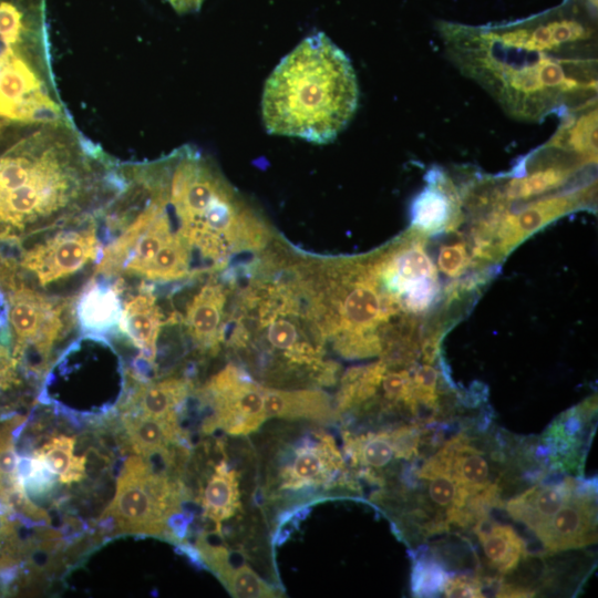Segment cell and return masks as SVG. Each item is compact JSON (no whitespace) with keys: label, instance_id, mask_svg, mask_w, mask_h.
Segmentation results:
<instances>
[{"label":"cell","instance_id":"obj_1","mask_svg":"<svg viewBox=\"0 0 598 598\" xmlns=\"http://www.w3.org/2000/svg\"><path fill=\"white\" fill-rule=\"evenodd\" d=\"M440 32L455 65L515 118L542 121L596 96V29L575 1L494 27L443 22Z\"/></svg>","mask_w":598,"mask_h":598},{"label":"cell","instance_id":"obj_2","mask_svg":"<svg viewBox=\"0 0 598 598\" xmlns=\"http://www.w3.org/2000/svg\"><path fill=\"white\" fill-rule=\"evenodd\" d=\"M224 277L229 288L224 344L256 382L276 389L336 383L340 365L327 358L308 255L276 237Z\"/></svg>","mask_w":598,"mask_h":598},{"label":"cell","instance_id":"obj_3","mask_svg":"<svg viewBox=\"0 0 598 598\" xmlns=\"http://www.w3.org/2000/svg\"><path fill=\"white\" fill-rule=\"evenodd\" d=\"M115 164L74 122L18 124L0 142V239L86 220L115 188Z\"/></svg>","mask_w":598,"mask_h":598},{"label":"cell","instance_id":"obj_4","mask_svg":"<svg viewBox=\"0 0 598 598\" xmlns=\"http://www.w3.org/2000/svg\"><path fill=\"white\" fill-rule=\"evenodd\" d=\"M153 162L174 229L200 277L225 271L234 257L257 255L276 238L264 216L194 146Z\"/></svg>","mask_w":598,"mask_h":598},{"label":"cell","instance_id":"obj_5","mask_svg":"<svg viewBox=\"0 0 598 598\" xmlns=\"http://www.w3.org/2000/svg\"><path fill=\"white\" fill-rule=\"evenodd\" d=\"M358 101L350 60L319 32L303 39L267 79L262 120L270 134L324 144L348 125Z\"/></svg>","mask_w":598,"mask_h":598},{"label":"cell","instance_id":"obj_6","mask_svg":"<svg viewBox=\"0 0 598 598\" xmlns=\"http://www.w3.org/2000/svg\"><path fill=\"white\" fill-rule=\"evenodd\" d=\"M261 462L262 494L270 501L334 485L357 488L334 439L320 429L281 427L268 437Z\"/></svg>","mask_w":598,"mask_h":598},{"label":"cell","instance_id":"obj_7","mask_svg":"<svg viewBox=\"0 0 598 598\" xmlns=\"http://www.w3.org/2000/svg\"><path fill=\"white\" fill-rule=\"evenodd\" d=\"M183 487L141 455L130 456L104 512L120 533L173 537L168 522L181 513Z\"/></svg>","mask_w":598,"mask_h":598},{"label":"cell","instance_id":"obj_8","mask_svg":"<svg viewBox=\"0 0 598 598\" xmlns=\"http://www.w3.org/2000/svg\"><path fill=\"white\" fill-rule=\"evenodd\" d=\"M75 300L50 297L27 285H16L8 293V320L13 358L29 371L42 375L52 351L71 332Z\"/></svg>","mask_w":598,"mask_h":598},{"label":"cell","instance_id":"obj_9","mask_svg":"<svg viewBox=\"0 0 598 598\" xmlns=\"http://www.w3.org/2000/svg\"><path fill=\"white\" fill-rule=\"evenodd\" d=\"M202 396L210 409L203 423L205 433L220 430L228 435L245 436L257 432L268 420L264 385L235 364L214 374L202 389Z\"/></svg>","mask_w":598,"mask_h":598},{"label":"cell","instance_id":"obj_10","mask_svg":"<svg viewBox=\"0 0 598 598\" xmlns=\"http://www.w3.org/2000/svg\"><path fill=\"white\" fill-rule=\"evenodd\" d=\"M99 218L100 214L96 213L82 223L50 233V236L23 252L21 268L33 277L38 286L44 288L99 261L103 249Z\"/></svg>","mask_w":598,"mask_h":598},{"label":"cell","instance_id":"obj_11","mask_svg":"<svg viewBox=\"0 0 598 598\" xmlns=\"http://www.w3.org/2000/svg\"><path fill=\"white\" fill-rule=\"evenodd\" d=\"M48 55L47 0H0V72L17 60Z\"/></svg>","mask_w":598,"mask_h":598},{"label":"cell","instance_id":"obj_12","mask_svg":"<svg viewBox=\"0 0 598 598\" xmlns=\"http://www.w3.org/2000/svg\"><path fill=\"white\" fill-rule=\"evenodd\" d=\"M208 276L206 282L187 302L183 316L175 313L174 323L181 322L195 350L215 357L225 338V319L229 288L224 276Z\"/></svg>","mask_w":598,"mask_h":598},{"label":"cell","instance_id":"obj_13","mask_svg":"<svg viewBox=\"0 0 598 598\" xmlns=\"http://www.w3.org/2000/svg\"><path fill=\"white\" fill-rule=\"evenodd\" d=\"M549 553L577 549L597 539L596 489L577 484L575 492L549 520L533 530Z\"/></svg>","mask_w":598,"mask_h":598},{"label":"cell","instance_id":"obj_14","mask_svg":"<svg viewBox=\"0 0 598 598\" xmlns=\"http://www.w3.org/2000/svg\"><path fill=\"white\" fill-rule=\"evenodd\" d=\"M596 401H586L560 414L539 440L549 468L581 474L594 435Z\"/></svg>","mask_w":598,"mask_h":598},{"label":"cell","instance_id":"obj_15","mask_svg":"<svg viewBox=\"0 0 598 598\" xmlns=\"http://www.w3.org/2000/svg\"><path fill=\"white\" fill-rule=\"evenodd\" d=\"M155 286L141 282L136 295L123 302L118 331L138 349V360L154 365L157 339L166 319L154 295Z\"/></svg>","mask_w":598,"mask_h":598},{"label":"cell","instance_id":"obj_16","mask_svg":"<svg viewBox=\"0 0 598 598\" xmlns=\"http://www.w3.org/2000/svg\"><path fill=\"white\" fill-rule=\"evenodd\" d=\"M113 279L90 281L75 299V320L83 334L103 337L118 331L124 279Z\"/></svg>","mask_w":598,"mask_h":598},{"label":"cell","instance_id":"obj_17","mask_svg":"<svg viewBox=\"0 0 598 598\" xmlns=\"http://www.w3.org/2000/svg\"><path fill=\"white\" fill-rule=\"evenodd\" d=\"M196 548L205 565L219 579L231 597L274 598L280 597V590L264 580L247 564L234 565L229 550L216 545L203 535L196 542Z\"/></svg>","mask_w":598,"mask_h":598},{"label":"cell","instance_id":"obj_18","mask_svg":"<svg viewBox=\"0 0 598 598\" xmlns=\"http://www.w3.org/2000/svg\"><path fill=\"white\" fill-rule=\"evenodd\" d=\"M265 410L269 417L315 423L334 421V402L317 388L276 389L264 386Z\"/></svg>","mask_w":598,"mask_h":598},{"label":"cell","instance_id":"obj_19","mask_svg":"<svg viewBox=\"0 0 598 598\" xmlns=\"http://www.w3.org/2000/svg\"><path fill=\"white\" fill-rule=\"evenodd\" d=\"M578 482L571 477L548 485H535L506 502L512 518L536 529L567 502Z\"/></svg>","mask_w":598,"mask_h":598},{"label":"cell","instance_id":"obj_20","mask_svg":"<svg viewBox=\"0 0 598 598\" xmlns=\"http://www.w3.org/2000/svg\"><path fill=\"white\" fill-rule=\"evenodd\" d=\"M192 391L185 378L169 377L159 381L141 382L127 401L128 412L178 422V413Z\"/></svg>","mask_w":598,"mask_h":598},{"label":"cell","instance_id":"obj_21","mask_svg":"<svg viewBox=\"0 0 598 598\" xmlns=\"http://www.w3.org/2000/svg\"><path fill=\"white\" fill-rule=\"evenodd\" d=\"M123 422L131 447L144 457L169 455L184 439L183 430L176 421L127 412Z\"/></svg>","mask_w":598,"mask_h":598},{"label":"cell","instance_id":"obj_22","mask_svg":"<svg viewBox=\"0 0 598 598\" xmlns=\"http://www.w3.org/2000/svg\"><path fill=\"white\" fill-rule=\"evenodd\" d=\"M473 530L478 537L487 565L499 574L513 571L527 549L523 538L511 525H503L488 519L478 520Z\"/></svg>","mask_w":598,"mask_h":598},{"label":"cell","instance_id":"obj_23","mask_svg":"<svg viewBox=\"0 0 598 598\" xmlns=\"http://www.w3.org/2000/svg\"><path fill=\"white\" fill-rule=\"evenodd\" d=\"M200 504L203 514L212 520L217 529L241 509L239 474L230 468L226 461L215 465L202 489Z\"/></svg>","mask_w":598,"mask_h":598},{"label":"cell","instance_id":"obj_24","mask_svg":"<svg viewBox=\"0 0 598 598\" xmlns=\"http://www.w3.org/2000/svg\"><path fill=\"white\" fill-rule=\"evenodd\" d=\"M580 200L577 195H557L528 205L505 220L501 230L503 245L513 247L543 225L574 209Z\"/></svg>","mask_w":598,"mask_h":598},{"label":"cell","instance_id":"obj_25","mask_svg":"<svg viewBox=\"0 0 598 598\" xmlns=\"http://www.w3.org/2000/svg\"><path fill=\"white\" fill-rule=\"evenodd\" d=\"M344 450L351 464L362 467L365 476L375 482H381L379 472L396 458L390 431L359 435L346 433Z\"/></svg>","mask_w":598,"mask_h":598},{"label":"cell","instance_id":"obj_26","mask_svg":"<svg viewBox=\"0 0 598 598\" xmlns=\"http://www.w3.org/2000/svg\"><path fill=\"white\" fill-rule=\"evenodd\" d=\"M388 364L382 360L363 367L350 368L341 379L334 408L338 416L367 403L378 392Z\"/></svg>","mask_w":598,"mask_h":598},{"label":"cell","instance_id":"obj_27","mask_svg":"<svg viewBox=\"0 0 598 598\" xmlns=\"http://www.w3.org/2000/svg\"><path fill=\"white\" fill-rule=\"evenodd\" d=\"M441 174L434 172L431 184L425 187L412 204V223L416 228L427 231L441 229L453 215L454 199L443 184Z\"/></svg>","mask_w":598,"mask_h":598},{"label":"cell","instance_id":"obj_28","mask_svg":"<svg viewBox=\"0 0 598 598\" xmlns=\"http://www.w3.org/2000/svg\"><path fill=\"white\" fill-rule=\"evenodd\" d=\"M74 445L73 436L52 437L35 452V458L61 483L79 482L84 478L86 458L74 455Z\"/></svg>","mask_w":598,"mask_h":598},{"label":"cell","instance_id":"obj_29","mask_svg":"<svg viewBox=\"0 0 598 598\" xmlns=\"http://www.w3.org/2000/svg\"><path fill=\"white\" fill-rule=\"evenodd\" d=\"M570 173L571 168L549 166L529 175H522L507 184L506 196L519 199L551 190L561 185Z\"/></svg>","mask_w":598,"mask_h":598},{"label":"cell","instance_id":"obj_30","mask_svg":"<svg viewBox=\"0 0 598 598\" xmlns=\"http://www.w3.org/2000/svg\"><path fill=\"white\" fill-rule=\"evenodd\" d=\"M447 578V574L437 561L429 558L417 560L412 573V590L420 597L433 596L443 591Z\"/></svg>","mask_w":598,"mask_h":598},{"label":"cell","instance_id":"obj_31","mask_svg":"<svg viewBox=\"0 0 598 598\" xmlns=\"http://www.w3.org/2000/svg\"><path fill=\"white\" fill-rule=\"evenodd\" d=\"M437 291L435 278H424L414 282L398 300L400 308L421 312L430 307Z\"/></svg>","mask_w":598,"mask_h":598},{"label":"cell","instance_id":"obj_32","mask_svg":"<svg viewBox=\"0 0 598 598\" xmlns=\"http://www.w3.org/2000/svg\"><path fill=\"white\" fill-rule=\"evenodd\" d=\"M437 372L431 365L420 367L412 379V393L417 404L425 405L429 409L437 406Z\"/></svg>","mask_w":598,"mask_h":598},{"label":"cell","instance_id":"obj_33","mask_svg":"<svg viewBox=\"0 0 598 598\" xmlns=\"http://www.w3.org/2000/svg\"><path fill=\"white\" fill-rule=\"evenodd\" d=\"M484 584L478 576L457 575L448 577L444 584L443 591L445 597H485Z\"/></svg>","mask_w":598,"mask_h":598},{"label":"cell","instance_id":"obj_34","mask_svg":"<svg viewBox=\"0 0 598 598\" xmlns=\"http://www.w3.org/2000/svg\"><path fill=\"white\" fill-rule=\"evenodd\" d=\"M467 254L461 244L445 246L437 258L439 267L450 276L460 275L466 266Z\"/></svg>","mask_w":598,"mask_h":598},{"label":"cell","instance_id":"obj_35","mask_svg":"<svg viewBox=\"0 0 598 598\" xmlns=\"http://www.w3.org/2000/svg\"><path fill=\"white\" fill-rule=\"evenodd\" d=\"M16 363L6 342L0 340V388H9L17 382Z\"/></svg>","mask_w":598,"mask_h":598},{"label":"cell","instance_id":"obj_36","mask_svg":"<svg viewBox=\"0 0 598 598\" xmlns=\"http://www.w3.org/2000/svg\"><path fill=\"white\" fill-rule=\"evenodd\" d=\"M200 0H167L173 8H185L197 3Z\"/></svg>","mask_w":598,"mask_h":598},{"label":"cell","instance_id":"obj_37","mask_svg":"<svg viewBox=\"0 0 598 598\" xmlns=\"http://www.w3.org/2000/svg\"><path fill=\"white\" fill-rule=\"evenodd\" d=\"M12 125H16L14 123H10L8 122L7 120L2 118L0 116V142L1 140L3 138L4 134L7 133V131L12 126Z\"/></svg>","mask_w":598,"mask_h":598},{"label":"cell","instance_id":"obj_38","mask_svg":"<svg viewBox=\"0 0 598 598\" xmlns=\"http://www.w3.org/2000/svg\"><path fill=\"white\" fill-rule=\"evenodd\" d=\"M13 564L14 561L11 557L6 556V555H0V568H3L6 566H11Z\"/></svg>","mask_w":598,"mask_h":598}]
</instances>
